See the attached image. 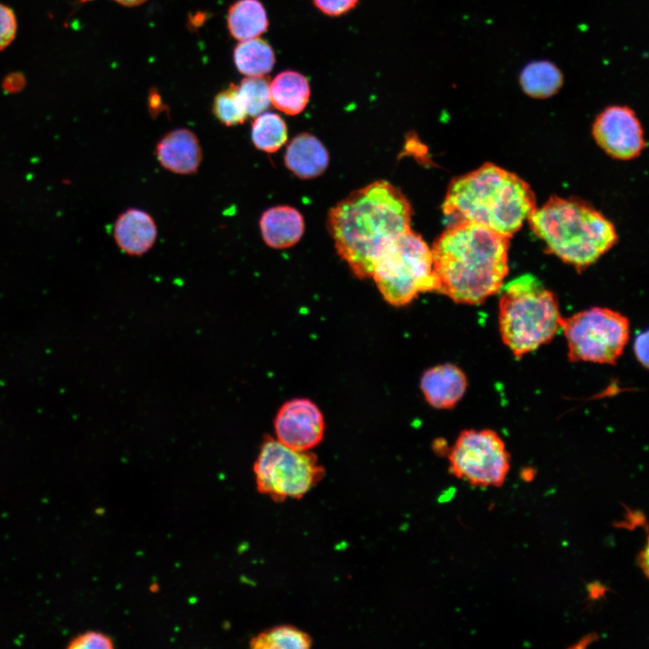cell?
<instances>
[{
  "label": "cell",
  "mask_w": 649,
  "mask_h": 649,
  "mask_svg": "<svg viewBox=\"0 0 649 649\" xmlns=\"http://www.w3.org/2000/svg\"><path fill=\"white\" fill-rule=\"evenodd\" d=\"M155 154L164 169L180 175L197 172L202 161L198 138L187 128L167 133L157 143Z\"/></svg>",
  "instance_id": "12"
},
{
  "label": "cell",
  "mask_w": 649,
  "mask_h": 649,
  "mask_svg": "<svg viewBox=\"0 0 649 649\" xmlns=\"http://www.w3.org/2000/svg\"><path fill=\"white\" fill-rule=\"evenodd\" d=\"M268 17L259 0H238L227 14V27L231 35L239 41H247L267 31Z\"/></svg>",
  "instance_id": "18"
},
{
  "label": "cell",
  "mask_w": 649,
  "mask_h": 649,
  "mask_svg": "<svg viewBox=\"0 0 649 649\" xmlns=\"http://www.w3.org/2000/svg\"><path fill=\"white\" fill-rule=\"evenodd\" d=\"M592 134L608 154L619 160L637 157L645 146L641 123L627 106L612 105L603 110L593 123Z\"/></svg>",
  "instance_id": "10"
},
{
  "label": "cell",
  "mask_w": 649,
  "mask_h": 649,
  "mask_svg": "<svg viewBox=\"0 0 649 649\" xmlns=\"http://www.w3.org/2000/svg\"><path fill=\"white\" fill-rule=\"evenodd\" d=\"M606 591V586H604L600 582H591L588 585V592L590 598L592 599H599L600 597L604 596Z\"/></svg>",
  "instance_id": "30"
},
{
  "label": "cell",
  "mask_w": 649,
  "mask_h": 649,
  "mask_svg": "<svg viewBox=\"0 0 649 649\" xmlns=\"http://www.w3.org/2000/svg\"><path fill=\"white\" fill-rule=\"evenodd\" d=\"M311 637L302 630L288 625L266 629L250 640L254 649H307Z\"/></svg>",
  "instance_id": "22"
},
{
  "label": "cell",
  "mask_w": 649,
  "mask_h": 649,
  "mask_svg": "<svg viewBox=\"0 0 649 649\" xmlns=\"http://www.w3.org/2000/svg\"><path fill=\"white\" fill-rule=\"evenodd\" d=\"M149 110L152 116L157 115L165 109L161 97L155 88L151 89L148 97Z\"/></svg>",
  "instance_id": "29"
},
{
  "label": "cell",
  "mask_w": 649,
  "mask_h": 649,
  "mask_svg": "<svg viewBox=\"0 0 649 649\" xmlns=\"http://www.w3.org/2000/svg\"><path fill=\"white\" fill-rule=\"evenodd\" d=\"M251 137L253 145L261 151L274 153L288 140V127L278 114L268 112L259 114L251 124Z\"/></svg>",
  "instance_id": "21"
},
{
  "label": "cell",
  "mask_w": 649,
  "mask_h": 649,
  "mask_svg": "<svg viewBox=\"0 0 649 649\" xmlns=\"http://www.w3.org/2000/svg\"><path fill=\"white\" fill-rule=\"evenodd\" d=\"M535 473L534 471L531 469H526L521 472V478L525 481H530L534 479Z\"/></svg>",
  "instance_id": "34"
},
{
  "label": "cell",
  "mask_w": 649,
  "mask_h": 649,
  "mask_svg": "<svg viewBox=\"0 0 649 649\" xmlns=\"http://www.w3.org/2000/svg\"><path fill=\"white\" fill-rule=\"evenodd\" d=\"M114 1L123 5H125V6H135V5H139L146 2L147 0H114Z\"/></svg>",
  "instance_id": "33"
},
{
  "label": "cell",
  "mask_w": 649,
  "mask_h": 649,
  "mask_svg": "<svg viewBox=\"0 0 649 649\" xmlns=\"http://www.w3.org/2000/svg\"><path fill=\"white\" fill-rule=\"evenodd\" d=\"M527 220L550 252L578 269L594 263L617 241L612 223L577 198L553 196Z\"/></svg>",
  "instance_id": "4"
},
{
  "label": "cell",
  "mask_w": 649,
  "mask_h": 649,
  "mask_svg": "<svg viewBox=\"0 0 649 649\" xmlns=\"http://www.w3.org/2000/svg\"><path fill=\"white\" fill-rule=\"evenodd\" d=\"M626 518L631 523L630 525L635 527L636 526H643L644 523V517L640 512L629 511Z\"/></svg>",
  "instance_id": "31"
},
{
  "label": "cell",
  "mask_w": 649,
  "mask_h": 649,
  "mask_svg": "<svg viewBox=\"0 0 649 649\" xmlns=\"http://www.w3.org/2000/svg\"><path fill=\"white\" fill-rule=\"evenodd\" d=\"M412 214L398 187L378 180L337 203L329 212L328 227L339 256L355 276L366 279L379 251L411 228Z\"/></svg>",
  "instance_id": "1"
},
{
  "label": "cell",
  "mask_w": 649,
  "mask_h": 649,
  "mask_svg": "<svg viewBox=\"0 0 649 649\" xmlns=\"http://www.w3.org/2000/svg\"><path fill=\"white\" fill-rule=\"evenodd\" d=\"M370 277L384 299L395 306L409 304L420 293L436 290L432 251L411 228L379 251Z\"/></svg>",
  "instance_id": "6"
},
{
  "label": "cell",
  "mask_w": 649,
  "mask_h": 649,
  "mask_svg": "<svg viewBox=\"0 0 649 649\" xmlns=\"http://www.w3.org/2000/svg\"><path fill=\"white\" fill-rule=\"evenodd\" d=\"M233 60L242 74L259 77L272 70L275 54L266 41L254 38L236 45L233 50Z\"/></svg>",
  "instance_id": "20"
},
{
  "label": "cell",
  "mask_w": 649,
  "mask_h": 649,
  "mask_svg": "<svg viewBox=\"0 0 649 649\" xmlns=\"http://www.w3.org/2000/svg\"><path fill=\"white\" fill-rule=\"evenodd\" d=\"M592 637L593 635H587L581 641H580V644H581V647H585L587 645V643L592 642Z\"/></svg>",
  "instance_id": "35"
},
{
  "label": "cell",
  "mask_w": 649,
  "mask_h": 649,
  "mask_svg": "<svg viewBox=\"0 0 649 649\" xmlns=\"http://www.w3.org/2000/svg\"><path fill=\"white\" fill-rule=\"evenodd\" d=\"M67 647L70 649H111L114 647V642L105 634L97 631H87L71 639Z\"/></svg>",
  "instance_id": "25"
},
{
  "label": "cell",
  "mask_w": 649,
  "mask_h": 649,
  "mask_svg": "<svg viewBox=\"0 0 649 649\" xmlns=\"http://www.w3.org/2000/svg\"><path fill=\"white\" fill-rule=\"evenodd\" d=\"M113 234L117 246L131 256L146 253L157 238L155 221L147 212L129 208L115 220Z\"/></svg>",
  "instance_id": "14"
},
{
  "label": "cell",
  "mask_w": 649,
  "mask_h": 649,
  "mask_svg": "<svg viewBox=\"0 0 649 649\" xmlns=\"http://www.w3.org/2000/svg\"><path fill=\"white\" fill-rule=\"evenodd\" d=\"M637 562L642 568V570L644 571L645 576H647V570H648V545L646 544L644 546V549L641 551V553L638 555Z\"/></svg>",
  "instance_id": "32"
},
{
  "label": "cell",
  "mask_w": 649,
  "mask_h": 649,
  "mask_svg": "<svg viewBox=\"0 0 649 649\" xmlns=\"http://www.w3.org/2000/svg\"><path fill=\"white\" fill-rule=\"evenodd\" d=\"M535 208L530 186L492 163L455 178L442 206L450 224L474 223L509 238Z\"/></svg>",
  "instance_id": "3"
},
{
  "label": "cell",
  "mask_w": 649,
  "mask_h": 649,
  "mask_svg": "<svg viewBox=\"0 0 649 649\" xmlns=\"http://www.w3.org/2000/svg\"><path fill=\"white\" fill-rule=\"evenodd\" d=\"M561 329L571 361L614 364L629 338L628 319L606 307H591L562 317Z\"/></svg>",
  "instance_id": "8"
},
{
  "label": "cell",
  "mask_w": 649,
  "mask_h": 649,
  "mask_svg": "<svg viewBox=\"0 0 649 649\" xmlns=\"http://www.w3.org/2000/svg\"><path fill=\"white\" fill-rule=\"evenodd\" d=\"M509 460L503 440L490 429L462 432L449 452L453 475L480 487L502 484Z\"/></svg>",
  "instance_id": "9"
},
{
  "label": "cell",
  "mask_w": 649,
  "mask_h": 649,
  "mask_svg": "<svg viewBox=\"0 0 649 649\" xmlns=\"http://www.w3.org/2000/svg\"><path fill=\"white\" fill-rule=\"evenodd\" d=\"M270 103L279 111L289 115L298 114L309 101V83L297 71H282L270 84Z\"/></svg>",
  "instance_id": "17"
},
{
  "label": "cell",
  "mask_w": 649,
  "mask_h": 649,
  "mask_svg": "<svg viewBox=\"0 0 649 649\" xmlns=\"http://www.w3.org/2000/svg\"><path fill=\"white\" fill-rule=\"evenodd\" d=\"M635 355L637 361L644 367H648V332L640 333L634 343Z\"/></svg>",
  "instance_id": "28"
},
{
  "label": "cell",
  "mask_w": 649,
  "mask_h": 649,
  "mask_svg": "<svg viewBox=\"0 0 649 649\" xmlns=\"http://www.w3.org/2000/svg\"><path fill=\"white\" fill-rule=\"evenodd\" d=\"M238 93L250 116L264 113L270 105V83L268 78L262 76L242 79L238 87Z\"/></svg>",
  "instance_id": "24"
},
{
  "label": "cell",
  "mask_w": 649,
  "mask_h": 649,
  "mask_svg": "<svg viewBox=\"0 0 649 649\" xmlns=\"http://www.w3.org/2000/svg\"><path fill=\"white\" fill-rule=\"evenodd\" d=\"M509 239L474 223L449 224L431 248L435 291L468 305L498 293L508 272Z\"/></svg>",
  "instance_id": "2"
},
{
  "label": "cell",
  "mask_w": 649,
  "mask_h": 649,
  "mask_svg": "<svg viewBox=\"0 0 649 649\" xmlns=\"http://www.w3.org/2000/svg\"><path fill=\"white\" fill-rule=\"evenodd\" d=\"M359 0H313L314 5L323 14L329 16H340L353 9Z\"/></svg>",
  "instance_id": "27"
},
{
  "label": "cell",
  "mask_w": 649,
  "mask_h": 649,
  "mask_svg": "<svg viewBox=\"0 0 649 649\" xmlns=\"http://www.w3.org/2000/svg\"><path fill=\"white\" fill-rule=\"evenodd\" d=\"M563 84L561 69L545 59L527 63L520 71L519 85L534 98H547L556 94Z\"/></svg>",
  "instance_id": "19"
},
{
  "label": "cell",
  "mask_w": 649,
  "mask_h": 649,
  "mask_svg": "<svg viewBox=\"0 0 649 649\" xmlns=\"http://www.w3.org/2000/svg\"><path fill=\"white\" fill-rule=\"evenodd\" d=\"M253 472L258 491L280 502L305 496L322 480L324 471L314 453L292 449L267 436L261 444Z\"/></svg>",
  "instance_id": "7"
},
{
  "label": "cell",
  "mask_w": 649,
  "mask_h": 649,
  "mask_svg": "<svg viewBox=\"0 0 649 649\" xmlns=\"http://www.w3.org/2000/svg\"><path fill=\"white\" fill-rule=\"evenodd\" d=\"M284 161L287 168L300 178H313L327 168L329 155L324 144L314 135L302 133L288 143Z\"/></svg>",
  "instance_id": "16"
},
{
  "label": "cell",
  "mask_w": 649,
  "mask_h": 649,
  "mask_svg": "<svg viewBox=\"0 0 649 649\" xmlns=\"http://www.w3.org/2000/svg\"><path fill=\"white\" fill-rule=\"evenodd\" d=\"M466 388L465 374L451 363L426 370L420 379V388L426 402L437 409L454 407L463 397Z\"/></svg>",
  "instance_id": "13"
},
{
  "label": "cell",
  "mask_w": 649,
  "mask_h": 649,
  "mask_svg": "<svg viewBox=\"0 0 649 649\" xmlns=\"http://www.w3.org/2000/svg\"><path fill=\"white\" fill-rule=\"evenodd\" d=\"M260 229L268 246L286 249L301 239L305 222L298 210L290 206L280 205L270 207L262 213Z\"/></svg>",
  "instance_id": "15"
},
{
  "label": "cell",
  "mask_w": 649,
  "mask_h": 649,
  "mask_svg": "<svg viewBox=\"0 0 649 649\" xmlns=\"http://www.w3.org/2000/svg\"><path fill=\"white\" fill-rule=\"evenodd\" d=\"M16 33V19L14 12L0 4V50L8 46Z\"/></svg>",
  "instance_id": "26"
},
{
  "label": "cell",
  "mask_w": 649,
  "mask_h": 649,
  "mask_svg": "<svg viewBox=\"0 0 649 649\" xmlns=\"http://www.w3.org/2000/svg\"><path fill=\"white\" fill-rule=\"evenodd\" d=\"M276 439L297 450L309 451L322 441L324 420L319 407L308 398L285 402L274 419Z\"/></svg>",
  "instance_id": "11"
},
{
  "label": "cell",
  "mask_w": 649,
  "mask_h": 649,
  "mask_svg": "<svg viewBox=\"0 0 649 649\" xmlns=\"http://www.w3.org/2000/svg\"><path fill=\"white\" fill-rule=\"evenodd\" d=\"M212 112L215 117L225 126H235L244 123L248 114L235 84L230 83L227 87L215 95Z\"/></svg>",
  "instance_id": "23"
},
{
  "label": "cell",
  "mask_w": 649,
  "mask_h": 649,
  "mask_svg": "<svg viewBox=\"0 0 649 649\" xmlns=\"http://www.w3.org/2000/svg\"><path fill=\"white\" fill-rule=\"evenodd\" d=\"M501 289L500 335L516 358L547 343L561 329L558 301L536 277L524 274Z\"/></svg>",
  "instance_id": "5"
}]
</instances>
